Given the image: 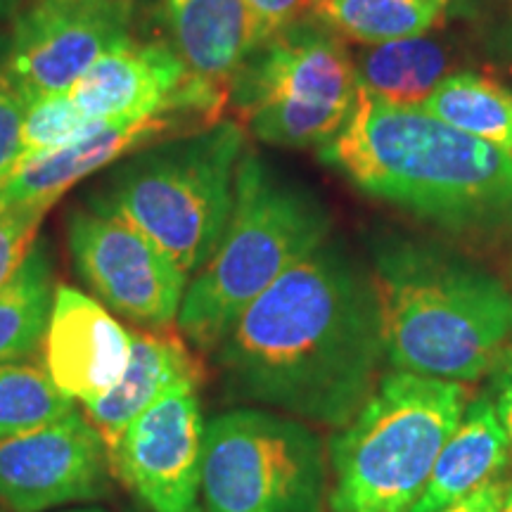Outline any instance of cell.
I'll list each match as a JSON object with an SVG mask.
<instances>
[{
	"instance_id": "1",
	"label": "cell",
	"mask_w": 512,
	"mask_h": 512,
	"mask_svg": "<svg viewBox=\"0 0 512 512\" xmlns=\"http://www.w3.org/2000/svg\"><path fill=\"white\" fill-rule=\"evenodd\" d=\"M214 356L235 401L339 430L387 361L368 268L323 242L240 313Z\"/></svg>"
},
{
	"instance_id": "2",
	"label": "cell",
	"mask_w": 512,
	"mask_h": 512,
	"mask_svg": "<svg viewBox=\"0 0 512 512\" xmlns=\"http://www.w3.org/2000/svg\"><path fill=\"white\" fill-rule=\"evenodd\" d=\"M318 159L366 195L444 228L512 223V155L422 107L358 88L351 117Z\"/></svg>"
},
{
	"instance_id": "3",
	"label": "cell",
	"mask_w": 512,
	"mask_h": 512,
	"mask_svg": "<svg viewBox=\"0 0 512 512\" xmlns=\"http://www.w3.org/2000/svg\"><path fill=\"white\" fill-rule=\"evenodd\" d=\"M368 273L394 370L470 384L512 361V290L496 275L406 238L375 242Z\"/></svg>"
},
{
	"instance_id": "4",
	"label": "cell",
	"mask_w": 512,
	"mask_h": 512,
	"mask_svg": "<svg viewBox=\"0 0 512 512\" xmlns=\"http://www.w3.org/2000/svg\"><path fill=\"white\" fill-rule=\"evenodd\" d=\"M328 238L323 204L275 176L259 155L242 152L226 233L185 290L176 320L181 337L214 354L240 313Z\"/></svg>"
},
{
	"instance_id": "5",
	"label": "cell",
	"mask_w": 512,
	"mask_h": 512,
	"mask_svg": "<svg viewBox=\"0 0 512 512\" xmlns=\"http://www.w3.org/2000/svg\"><path fill=\"white\" fill-rule=\"evenodd\" d=\"M247 131L221 119L114 164L91 200L117 211L192 278L226 233Z\"/></svg>"
},
{
	"instance_id": "6",
	"label": "cell",
	"mask_w": 512,
	"mask_h": 512,
	"mask_svg": "<svg viewBox=\"0 0 512 512\" xmlns=\"http://www.w3.org/2000/svg\"><path fill=\"white\" fill-rule=\"evenodd\" d=\"M463 382L389 370L330 444V512H408L463 418Z\"/></svg>"
},
{
	"instance_id": "7",
	"label": "cell",
	"mask_w": 512,
	"mask_h": 512,
	"mask_svg": "<svg viewBox=\"0 0 512 512\" xmlns=\"http://www.w3.org/2000/svg\"><path fill=\"white\" fill-rule=\"evenodd\" d=\"M356 93L354 57L335 31L309 17L252 50L228 105L256 140L302 150L342 131Z\"/></svg>"
},
{
	"instance_id": "8",
	"label": "cell",
	"mask_w": 512,
	"mask_h": 512,
	"mask_svg": "<svg viewBox=\"0 0 512 512\" xmlns=\"http://www.w3.org/2000/svg\"><path fill=\"white\" fill-rule=\"evenodd\" d=\"M328 460L309 425L259 406L204 427L202 512H323Z\"/></svg>"
},
{
	"instance_id": "9",
	"label": "cell",
	"mask_w": 512,
	"mask_h": 512,
	"mask_svg": "<svg viewBox=\"0 0 512 512\" xmlns=\"http://www.w3.org/2000/svg\"><path fill=\"white\" fill-rule=\"evenodd\" d=\"M67 247L100 304L143 330H169L190 278L117 211L88 202L69 211Z\"/></svg>"
},
{
	"instance_id": "10",
	"label": "cell",
	"mask_w": 512,
	"mask_h": 512,
	"mask_svg": "<svg viewBox=\"0 0 512 512\" xmlns=\"http://www.w3.org/2000/svg\"><path fill=\"white\" fill-rule=\"evenodd\" d=\"M133 0H34L17 17L0 74L24 100L72 91L107 50L131 38Z\"/></svg>"
},
{
	"instance_id": "11",
	"label": "cell",
	"mask_w": 512,
	"mask_h": 512,
	"mask_svg": "<svg viewBox=\"0 0 512 512\" xmlns=\"http://www.w3.org/2000/svg\"><path fill=\"white\" fill-rule=\"evenodd\" d=\"M110 444L74 408L60 420L0 439V508L50 512L110 496Z\"/></svg>"
},
{
	"instance_id": "12",
	"label": "cell",
	"mask_w": 512,
	"mask_h": 512,
	"mask_svg": "<svg viewBox=\"0 0 512 512\" xmlns=\"http://www.w3.org/2000/svg\"><path fill=\"white\" fill-rule=\"evenodd\" d=\"M197 389L162 396L110 446L114 477L150 512H202L207 422Z\"/></svg>"
},
{
	"instance_id": "13",
	"label": "cell",
	"mask_w": 512,
	"mask_h": 512,
	"mask_svg": "<svg viewBox=\"0 0 512 512\" xmlns=\"http://www.w3.org/2000/svg\"><path fill=\"white\" fill-rule=\"evenodd\" d=\"M69 93L93 121L181 112L211 126L228 107V95L195 79L166 43L133 38L107 50Z\"/></svg>"
},
{
	"instance_id": "14",
	"label": "cell",
	"mask_w": 512,
	"mask_h": 512,
	"mask_svg": "<svg viewBox=\"0 0 512 512\" xmlns=\"http://www.w3.org/2000/svg\"><path fill=\"white\" fill-rule=\"evenodd\" d=\"M43 368L69 401L93 403L117 387L131 356V330L91 294L60 285L43 335Z\"/></svg>"
},
{
	"instance_id": "15",
	"label": "cell",
	"mask_w": 512,
	"mask_h": 512,
	"mask_svg": "<svg viewBox=\"0 0 512 512\" xmlns=\"http://www.w3.org/2000/svg\"><path fill=\"white\" fill-rule=\"evenodd\" d=\"M207 124L181 112L150 114L140 119L93 121L79 138L46 155L24 162L0 188L3 204H31L50 209L67 190L105 166L119 164L133 152L159 140L200 131Z\"/></svg>"
},
{
	"instance_id": "16",
	"label": "cell",
	"mask_w": 512,
	"mask_h": 512,
	"mask_svg": "<svg viewBox=\"0 0 512 512\" xmlns=\"http://www.w3.org/2000/svg\"><path fill=\"white\" fill-rule=\"evenodd\" d=\"M166 46L188 72L230 98V86L259 46L247 0H162Z\"/></svg>"
},
{
	"instance_id": "17",
	"label": "cell",
	"mask_w": 512,
	"mask_h": 512,
	"mask_svg": "<svg viewBox=\"0 0 512 512\" xmlns=\"http://www.w3.org/2000/svg\"><path fill=\"white\" fill-rule=\"evenodd\" d=\"M202 366L183 337L169 330H131V356L126 373L102 399L86 403L83 415L107 444L174 389L200 387Z\"/></svg>"
},
{
	"instance_id": "18",
	"label": "cell",
	"mask_w": 512,
	"mask_h": 512,
	"mask_svg": "<svg viewBox=\"0 0 512 512\" xmlns=\"http://www.w3.org/2000/svg\"><path fill=\"white\" fill-rule=\"evenodd\" d=\"M510 458V441L498 418L494 396L467 403L463 418L441 448L425 489L408 512H439L501 477Z\"/></svg>"
},
{
	"instance_id": "19",
	"label": "cell",
	"mask_w": 512,
	"mask_h": 512,
	"mask_svg": "<svg viewBox=\"0 0 512 512\" xmlns=\"http://www.w3.org/2000/svg\"><path fill=\"white\" fill-rule=\"evenodd\" d=\"M354 57L358 88L392 105L420 107L446 76L453 74L456 53L432 36L361 46Z\"/></svg>"
},
{
	"instance_id": "20",
	"label": "cell",
	"mask_w": 512,
	"mask_h": 512,
	"mask_svg": "<svg viewBox=\"0 0 512 512\" xmlns=\"http://www.w3.org/2000/svg\"><path fill=\"white\" fill-rule=\"evenodd\" d=\"M453 0H313L311 17L358 46L422 36L444 19Z\"/></svg>"
},
{
	"instance_id": "21",
	"label": "cell",
	"mask_w": 512,
	"mask_h": 512,
	"mask_svg": "<svg viewBox=\"0 0 512 512\" xmlns=\"http://www.w3.org/2000/svg\"><path fill=\"white\" fill-rule=\"evenodd\" d=\"M55 290L48 247L36 242L15 278L0 290V363L29 361L41 349Z\"/></svg>"
},
{
	"instance_id": "22",
	"label": "cell",
	"mask_w": 512,
	"mask_h": 512,
	"mask_svg": "<svg viewBox=\"0 0 512 512\" xmlns=\"http://www.w3.org/2000/svg\"><path fill=\"white\" fill-rule=\"evenodd\" d=\"M420 107L448 126L512 155V93L491 76L453 72Z\"/></svg>"
},
{
	"instance_id": "23",
	"label": "cell",
	"mask_w": 512,
	"mask_h": 512,
	"mask_svg": "<svg viewBox=\"0 0 512 512\" xmlns=\"http://www.w3.org/2000/svg\"><path fill=\"white\" fill-rule=\"evenodd\" d=\"M72 411L74 401L55 387L46 368L31 361L0 363V439L60 420Z\"/></svg>"
},
{
	"instance_id": "24",
	"label": "cell",
	"mask_w": 512,
	"mask_h": 512,
	"mask_svg": "<svg viewBox=\"0 0 512 512\" xmlns=\"http://www.w3.org/2000/svg\"><path fill=\"white\" fill-rule=\"evenodd\" d=\"M91 124L93 119L86 117V112L76 105L69 91L53 93L29 102L22 121V143H19L17 169L24 162H29V159L72 143Z\"/></svg>"
},
{
	"instance_id": "25",
	"label": "cell",
	"mask_w": 512,
	"mask_h": 512,
	"mask_svg": "<svg viewBox=\"0 0 512 512\" xmlns=\"http://www.w3.org/2000/svg\"><path fill=\"white\" fill-rule=\"evenodd\" d=\"M48 209L31 204H3L0 207V290L15 278L31 249L38 242V230Z\"/></svg>"
},
{
	"instance_id": "26",
	"label": "cell",
	"mask_w": 512,
	"mask_h": 512,
	"mask_svg": "<svg viewBox=\"0 0 512 512\" xmlns=\"http://www.w3.org/2000/svg\"><path fill=\"white\" fill-rule=\"evenodd\" d=\"M24 112H27V100L0 74V188L19 164Z\"/></svg>"
},
{
	"instance_id": "27",
	"label": "cell",
	"mask_w": 512,
	"mask_h": 512,
	"mask_svg": "<svg viewBox=\"0 0 512 512\" xmlns=\"http://www.w3.org/2000/svg\"><path fill=\"white\" fill-rule=\"evenodd\" d=\"M254 12L259 46L280 31L311 17L313 0H247Z\"/></svg>"
},
{
	"instance_id": "28",
	"label": "cell",
	"mask_w": 512,
	"mask_h": 512,
	"mask_svg": "<svg viewBox=\"0 0 512 512\" xmlns=\"http://www.w3.org/2000/svg\"><path fill=\"white\" fill-rule=\"evenodd\" d=\"M512 489V482L505 477L491 479L489 484L479 486L470 496L460 498V501L446 505L439 512H501L505 498H508Z\"/></svg>"
},
{
	"instance_id": "29",
	"label": "cell",
	"mask_w": 512,
	"mask_h": 512,
	"mask_svg": "<svg viewBox=\"0 0 512 512\" xmlns=\"http://www.w3.org/2000/svg\"><path fill=\"white\" fill-rule=\"evenodd\" d=\"M494 401H496L498 418L503 422V430L508 434L510 451H512V361L501 370V373H498Z\"/></svg>"
},
{
	"instance_id": "30",
	"label": "cell",
	"mask_w": 512,
	"mask_h": 512,
	"mask_svg": "<svg viewBox=\"0 0 512 512\" xmlns=\"http://www.w3.org/2000/svg\"><path fill=\"white\" fill-rule=\"evenodd\" d=\"M62 512H110V510H102V508H69Z\"/></svg>"
},
{
	"instance_id": "31",
	"label": "cell",
	"mask_w": 512,
	"mask_h": 512,
	"mask_svg": "<svg viewBox=\"0 0 512 512\" xmlns=\"http://www.w3.org/2000/svg\"><path fill=\"white\" fill-rule=\"evenodd\" d=\"M5 50H8V41H0V69H3L5 62Z\"/></svg>"
},
{
	"instance_id": "32",
	"label": "cell",
	"mask_w": 512,
	"mask_h": 512,
	"mask_svg": "<svg viewBox=\"0 0 512 512\" xmlns=\"http://www.w3.org/2000/svg\"><path fill=\"white\" fill-rule=\"evenodd\" d=\"M501 512H512V489H510V494H508V498H505V503H503V508H501Z\"/></svg>"
},
{
	"instance_id": "33",
	"label": "cell",
	"mask_w": 512,
	"mask_h": 512,
	"mask_svg": "<svg viewBox=\"0 0 512 512\" xmlns=\"http://www.w3.org/2000/svg\"><path fill=\"white\" fill-rule=\"evenodd\" d=\"M10 3H12V0H0V12L8 10V8H10Z\"/></svg>"
},
{
	"instance_id": "34",
	"label": "cell",
	"mask_w": 512,
	"mask_h": 512,
	"mask_svg": "<svg viewBox=\"0 0 512 512\" xmlns=\"http://www.w3.org/2000/svg\"><path fill=\"white\" fill-rule=\"evenodd\" d=\"M0 512H5V510H3V508H0Z\"/></svg>"
}]
</instances>
